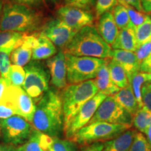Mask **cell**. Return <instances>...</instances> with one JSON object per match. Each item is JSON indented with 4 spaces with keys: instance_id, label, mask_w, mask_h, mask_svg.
<instances>
[{
    "instance_id": "cell-1",
    "label": "cell",
    "mask_w": 151,
    "mask_h": 151,
    "mask_svg": "<svg viewBox=\"0 0 151 151\" xmlns=\"http://www.w3.org/2000/svg\"><path fill=\"white\" fill-rule=\"evenodd\" d=\"M32 125L37 131L51 137H58L64 130L62 96L48 89L36 106Z\"/></svg>"
},
{
    "instance_id": "cell-2",
    "label": "cell",
    "mask_w": 151,
    "mask_h": 151,
    "mask_svg": "<svg viewBox=\"0 0 151 151\" xmlns=\"http://www.w3.org/2000/svg\"><path fill=\"white\" fill-rule=\"evenodd\" d=\"M43 25V16L37 9L11 1L4 4L0 31L26 35L37 31Z\"/></svg>"
},
{
    "instance_id": "cell-3",
    "label": "cell",
    "mask_w": 151,
    "mask_h": 151,
    "mask_svg": "<svg viewBox=\"0 0 151 151\" xmlns=\"http://www.w3.org/2000/svg\"><path fill=\"white\" fill-rule=\"evenodd\" d=\"M65 49V52L75 56L101 59H111L112 53L111 46L104 40L94 25L78 30Z\"/></svg>"
},
{
    "instance_id": "cell-4",
    "label": "cell",
    "mask_w": 151,
    "mask_h": 151,
    "mask_svg": "<svg viewBox=\"0 0 151 151\" xmlns=\"http://www.w3.org/2000/svg\"><path fill=\"white\" fill-rule=\"evenodd\" d=\"M99 90L94 79L76 84H69L64 88L62 94L64 114V127L79 109L95 95Z\"/></svg>"
},
{
    "instance_id": "cell-5",
    "label": "cell",
    "mask_w": 151,
    "mask_h": 151,
    "mask_svg": "<svg viewBox=\"0 0 151 151\" xmlns=\"http://www.w3.org/2000/svg\"><path fill=\"white\" fill-rule=\"evenodd\" d=\"M67 63V78L69 84H76L95 78L106 59L75 56L65 52Z\"/></svg>"
},
{
    "instance_id": "cell-6",
    "label": "cell",
    "mask_w": 151,
    "mask_h": 151,
    "mask_svg": "<svg viewBox=\"0 0 151 151\" xmlns=\"http://www.w3.org/2000/svg\"><path fill=\"white\" fill-rule=\"evenodd\" d=\"M129 124L98 122L87 124L76 132L71 140L79 144L87 145L114 139L131 127Z\"/></svg>"
},
{
    "instance_id": "cell-7",
    "label": "cell",
    "mask_w": 151,
    "mask_h": 151,
    "mask_svg": "<svg viewBox=\"0 0 151 151\" xmlns=\"http://www.w3.org/2000/svg\"><path fill=\"white\" fill-rule=\"evenodd\" d=\"M25 78L22 88L32 99H40L49 89L50 73L40 61L32 60L24 67Z\"/></svg>"
},
{
    "instance_id": "cell-8",
    "label": "cell",
    "mask_w": 151,
    "mask_h": 151,
    "mask_svg": "<svg viewBox=\"0 0 151 151\" xmlns=\"http://www.w3.org/2000/svg\"><path fill=\"white\" fill-rule=\"evenodd\" d=\"M33 127L29 121L19 116L0 120V134L3 141L14 146L25 143L32 134Z\"/></svg>"
},
{
    "instance_id": "cell-9",
    "label": "cell",
    "mask_w": 151,
    "mask_h": 151,
    "mask_svg": "<svg viewBox=\"0 0 151 151\" xmlns=\"http://www.w3.org/2000/svg\"><path fill=\"white\" fill-rule=\"evenodd\" d=\"M0 101L10 107L16 116H21L32 123L36 106L32 97L22 87L9 86Z\"/></svg>"
},
{
    "instance_id": "cell-10",
    "label": "cell",
    "mask_w": 151,
    "mask_h": 151,
    "mask_svg": "<svg viewBox=\"0 0 151 151\" xmlns=\"http://www.w3.org/2000/svg\"><path fill=\"white\" fill-rule=\"evenodd\" d=\"M98 122L132 125L133 116L125 110L113 96H107L88 124Z\"/></svg>"
},
{
    "instance_id": "cell-11",
    "label": "cell",
    "mask_w": 151,
    "mask_h": 151,
    "mask_svg": "<svg viewBox=\"0 0 151 151\" xmlns=\"http://www.w3.org/2000/svg\"><path fill=\"white\" fill-rule=\"evenodd\" d=\"M106 97V94L99 91L77 111L70 121L64 127V132L67 139H71L77 132L88 124Z\"/></svg>"
},
{
    "instance_id": "cell-12",
    "label": "cell",
    "mask_w": 151,
    "mask_h": 151,
    "mask_svg": "<svg viewBox=\"0 0 151 151\" xmlns=\"http://www.w3.org/2000/svg\"><path fill=\"white\" fill-rule=\"evenodd\" d=\"M56 47L65 48L77 31L73 29L58 18L50 19L42 26L40 32Z\"/></svg>"
},
{
    "instance_id": "cell-13",
    "label": "cell",
    "mask_w": 151,
    "mask_h": 151,
    "mask_svg": "<svg viewBox=\"0 0 151 151\" xmlns=\"http://www.w3.org/2000/svg\"><path fill=\"white\" fill-rule=\"evenodd\" d=\"M57 15L58 18L77 32L86 26L93 25L94 21L93 14L89 10L71 6L60 7Z\"/></svg>"
},
{
    "instance_id": "cell-14",
    "label": "cell",
    "mask_w": 151,
    "mask_h": 151,
    "mask_svg": "<svg viewBox=\"0 0 151 151\" xmlns=\"http://www.w3.org/2000/svg\"><path fill=\"white\" fill-rule=\"evenodd\" d=\"M46 65L50 73L51 84L58 89H64L67 86L65 51L60 50L56 55L48 59Z\"/></svg>"
},
{
    "instance_id": "cell-15",
    "label": "cell",
    "mask_w": 151,
    "mask_h": 151,
    "mask_svg": "<svg viewBox=\"0 0 151 151\" xmlns=\"http://www.w3.org/2000/svg\"><path fill=\"white\" fill-rule=\"evenodd\" d=\"M124 68L130 83L132 77L140 71L141 64L138 61L135 52L113 49L111 58Z\"/></svg>"
},
{
    "instance_id": "cell-16",
    "label": "cell",
    "mask_w": 151,
    "mask_h": 151,
    "mask_svg": "<svg viewBox=\"0 0 151 151\" xmlns=\"http://www.w3.org/2000/svg\"><path fill=\"white\" fill-rule=\"evenodd\" d=\"M97 29L104 40L111 46L119 32L112 12L109 11L99 17Z\"/></svg>"
},
{
    "instance_id": "cell-17",
    "label": "cell",
    "mask_w": 151,
    "mask_h": 151,
    "mask_svg": "<svg viewBox=\"0 0 151 151\" xmlns=\"http://www.w3.org/2000/svg\"><path fill=\"white\" fill-rule=\"evenodd\" d=\"M134 29L132 24H129L127 27L119 29L118 35L111 45L112 49L135 52L138 48V44Z\"/></svg>"
},
{
    "instance_id": "cell-18",
    "label": "cell",
    "mask_w": 151,
    "mask_h": 151,
    "mask_svg": "<svg viewBox=\"0 0 151 151\" xmlns=\"http://www.w3.org/2000/svg\"><path fill=\"white\" fill-rule=\"evenodd\" d=\"M52 141V137L35 129L29 139L18 146L16 151H47Z\"/></svg>"
},
{
    "instance_id": "cell-19",
    "label": "cell",
    "mask_w": 151,
    "mask_h": 151,
    "mask_svg": "<svg viewBox=\"0 0 151 151\" xmlns=\"http://www.w3.org/2000/svg\"><path fill=\"white\" fill-rule=\"evenodd\" d=\"M94 81L99 91L104 92L107 96L114 95L120 90L111 80L108 67V59L99 69Z\"/></svg>"
},
{
    "instance_id": "cell-20",
    "label": "cell",
    "mask_w": 151,
    "mask_h": 151,
    "mask_svg": "<svg viewBox=\"0 0 151 151\" xmlns=\"http://www.w3.org/2000/svg\"><path fill=\"white\" fill-rule=\"evenodd\" d=\"M136 134L135 130L127 129L114 139L106 141L102 151H129Z\"/></svg>"
},
{
    "instance_id": "cell-21",
    "label": "cell",
    "mask_w": 151,
    "mask_h": 151,
    "mask_svg": "<svg viewBox=\"0 0 151 151\" xmlns=\"http://www.w3.org/2000/svg\"><path fill=\"white\" fill-rule=\"evenodd\" d=\"M113 96L114 99L125 110H127L130 114H132L133 117L141 109L132 90L131 84L125 88H121Z\"/></svg>"
},
{
    "instance_id": "cell-22",
    "label": "cell",
    "mask_w": 151,
    "mask_h": 151,
    "mask_svg": "<svg viewBox=\"0 0 151 151\" xmlns=\"http://www.w3.org/2000/svg\"><path fill=\"white\" fill-rule=\"evenodd\" d=\"M39 38V44L32 50V60L41 61L49 59L57 54V47L46 37L41 32L36 35Z\"/></svg>"
},
{
    "instance_id": "cell-23",
    "label": "cell",
    "mask_w": 151,
    "mask_h": 151,
    "mask_svg": "<svg viewBox=\"0 0 151 151\" xmlns=\"http://www.w3.org/2000/svg\"><path fill=\"white\" fill-rule=\"evenodd\" d=\"M108 67L111 78L119 88H124L130 84L127 73L120 64L112 59H108Z\"/></svg>"
},
{
    "instance_id": "cell-24",
    "label": "cell",
    "mask_w": 151,
    "mask_h": 151,
    "mask_svg": "<svg viewBox=\"0 0 151 151\" xmlns=\"http://www.w3.org/2000/svg\"><path fill=\"white\" fill-rule=\"evenodd\" d=\"M132 124L136 129L145 134L151 124V111L143 106L134 116Z\"/></svg>"
},
{
    "instance_id": "cell-25",
    "label": "cell",
    "mask_w": 151,
    "mask_h": 151,
    "mask_svg": "<svg viewBox=\"0 0 151 151\" xmlns=\"http://www.w3.org/2000/svg\"><path fill=\"white\" fill-rule=\"evenodd\" d=\"M32 56V50L22 46L16 47L11 54V65L24 67L31 61Z\"/></svg>"
},
{
    "instance_id": "cell-26",
    "label": "cell",
    "mask_w": 151,
    "mask_h": 151,
    "mask_svg": "<svg viewBox=\"0 0 151 151\" xmlns=\"http://www.w3.org/2000/svg\"><path fill=\"white\" fill-rule=\"evenodd\" d=\"M150 79V73H143L139 71L137 74H135L132 77L131 82V84L132 90H133L134 94L137 99V101L138 104H139L140 108H142L143 106V100H142V96H141V88H142V86L144 83L148 82Z\"/></svg>"
},
{
    "instance_id": "cell-27",
    "label": "cell",
    "mask_w": 151,
    "mask_h": 151,
    "mask_svg": "<svg viewBox=\"0 0 151 151\" xmlns=\"http://www.w3.org/2000/svg\"><path fill=\"white\" fill-rule=\"evenodd\" d=\"M26 35L11 31H0V48L20 46Z\"/></svg>"
},
{
    "instance_id": "cell-28",
    "label": "cell",
    "mask_w": 151,
    "mask_h": 151,
    "mask_svg": "<svg viewBox=\"0 0 151 151\" xmlns=\"http://www.w3.org/2000/svg\"><path fill=\"white\" fill-rule=\"evenodd\" d=\"M14 49L12 47L0 48V75L6 81L9 86H11L9 81V73L11 65V54Z\"/></svg>"
},
{
    "instance_id": "cell-29",
    "label": "cell",
    "mask_w": 151,
    "mask_h": 151,
    "mask_svg": "<svg viewBox=\"0 0 151 151\" xmlns=\"http://www.w3.org/2000/svg\"><path fill=\"white\" fill-rule=\"evenodd\" d=\"M135 35L138 47L144 43L151 42V18L147 17L144 22L135 27Z\"/></svg>"
},
{
    "instance_id": "cell-30",
    "label": "cell",
    "mask_w": 151,
    "mask_h": 151,
    "mask_svg": "<svg viewBox=\"0 0 151 151\" xmlns=\"http://www.w3.org/2000/svg\"><path fill=\"white\" fill-rule=\"evenodd\" d=\"M112 14L119 29L127 27L130 24L129 14L124 6L118 4L113 8Z\"/></svg>"
},
{
    "instance_id": "cell-31",
    "label": "cell",
    "mask_w": 151,
    "mask_h": 151,
    "mask_svg": "<svg viewBox=\"0 0 151 151\" xmlns=\"http://www.w3.org/2000/svg\"><path fill=\"white\" fill-rule=\"evenodd\" d=\"M25 78V71L24 67L11 65L9 73V83L11 86L22 87Z\"/></svg>"
},
{
    "instance_id": "cell-32",
    "label": "cell",
    "mask_w": 151,
    "mask_h": 151,
    "mask_svg": "<svg viewBox=\"0 0 151 151\" xmlns=\"http://www.w3.org/2000/svg\"><path fill=\"white\" fill-rule=\"evenodd\" d=\"M48 151H76V146L72 141L62 140L58 137H52V141Z\"/></svg>"
},
{
    "instance_id": "cell-33",
    "label": "cell",
    "mask_w": 151,
    "mask_h": 151,
    "mask_svg": "<svg viewBox=\"0 0 151 151\" xmlns=\"http://www.w3.org/2000/svg\"><path fill=\"white\" fill-rule=\"evenodd\" d=\"M129 151H151V146L146 136L141 132H137Z\"/></svg>"
},
{
    "instance_id": "cell-34",
    "label": "cell",
    "mask_w": 151,
    "mask_h": 151,
    "mask_svg": "<svg viewBox=\"0 0 151 151\" xmlns=\"http://www.w3.org/2000/svg\"><path fill=\"white\" fill-rule=\"evenodd\" d=\"M118 4V0H97L95 4L96 18H99L101 15L112 10Z\"/></svg>"
},
{
    "instance_id": "cell-35",
    "label": "cell",
    "mask_w": 151,
    "mask_h": 151,
    "mask_svg": "<svg viewBox=\"0 0 151 151\" xmlns=\"http://www.w3.org/2000/svg\"><path fill=\"white\" fill-rule=\"evenodd\" d=\"M129 14L130 18V24H132L134 27H137L140 24L143 23L146 20L147 17L146 14L145 13L141 12V11H137V9L129 5H124Z\"/></svg>"
},
{
    "instance_id": "cell-36",
    "label": "cell",
    "mask_w": 151,
    "mask_h": 151,
    "mask_svg": "<svg viewBox=\"0 0 151 151\" xmlns=\"http://www.w3.org/2000/svg\"><path fill=\"white\" fill-rule=\"evenodd\" d=\"M65 5L89 10L96 4L97 0H64Z\"/></svg>"
},
{
    "instance_id": "cell-37",
    "label": "cell",
    "mask_w": 151,
    "mask_h": 151,
    "mask_svg": "<svg viewBox=\"0 0 151 151\" xmlns=\"http://www.w3.org/2000/svg\"><path fill=\"white\" fill-rule=\"evenodd\" d=\"M141 96L143 106L147 107L151 111V83H144L141 88Z\"/></svg>"
},
{
    "instance_id": "cell-38",
    "label": "cell",
    "mask_w": 151,
    "mask_h": 151,
    "mask_svg": "<svg viewBox=\"0 0 151 151\" xmlns=\"http://www.w3.org/2000/svg\"><path fill=\"white\" fill-rule=\"evenodd\" d=\"M135 53L137 55L138 61L141 64L151 53V42L139 46L136 50Z\"/></svg>"
},
{
    "instance_id": "cell-39",
    "label": "cell",
    "mask_w": 151,
    "mask_h": 151,
    "mask_svg": "<svg viewBox=\"0 0 151 151\" xmlns=\"http://www.w3.org/2000/svg\"><path fill=\"white\" fill-rule=\"evenodd\" d=\"M39 44V38L37 35H25L21 43V46L29 49L33 50Z\"/></svg>"
},
{
    "instance_id": "cell-40",
    "label": "cell",
    "mask_w": 151,
    "mask_h": 151,
    "mask_svg": "<svg viewBox=\"0 0 151 151\" xmlns=\"http://www.w3.org/2000/svg\"><path fill=\"white\" fill-rule=\"evenodd\" d=\"M11 2L25 5L35 9H41L44 6L43 0H9Z\"/></svg>"
},
{
    "instance_id": "cell-41",
    "label": "cell",
    "mask_w": 151,
    "mask_h": 151,
    "mask_svg": "<svg viewBox=\"0 0 151 151\" xmlns=\"http://www.w3.org/2000/svg\"><path fill=\"white\" fill-rule=\"evenodd\" d=\"M16 116L14 111L4 103L0 101V120Z\"/></svg>"
},
{
    "instance_id": "cell-42",
    "label": "cell",
    "mask_w": 151,
    "mask_h": 151,
    "mask_svg": "<svg viewBox=\"0 0 151 151\" xmlns=\"http://www.w3.org/2000/svg\"><path fill=\"white\" fill-rule=\"evenodd\" d=\"M118 4H120L122 5H129L137 9V11H141V12H143V9L142 8V6H141V1L140 0H118ZM146 14V13H145Z\"/></svg>"
},
{
    "instance_id": "cell-43",
    "label": "cell",
    "mask_w": 151,
    "mask_h": 151,
    "mask_svg": "<svg viewBox=\"0 0 151 151\" xmlns=\"http://www.w3.org/2000/svg\"><path fill=\"white\" fill-rule=\"evenodd\" d=\"M140 71L143 73H151V53L141 63Z\"/></svg>"
},
{
    "instance_id": "cell-44",
    "label": "cell",
    "mask_w": 151,
    "mask_h": 151,
    "mask_svg": "<svg viewBox=\"0 0 151 151\" xmlns=\"http://www.w3.org/2000/svg\"><path fill=\"white\" fill-rule=\"evenodd\" d=\"M104 145L102 142H94L86 146L82 151H102Z\"/></svg>"
},
{
    "instance_id": "cell-45",
    "label": "cell",
    "mask_w": 151,
    "mask_h": 151,
    "mask_svg": "<svg viewBox=\"0 0 151 151\" xmlns=\"http://www.w3.org/2000/svg\"><path fill=\"white\" fill-rule=\"evenodd\" d=\"M141 6L146 14L151 13V0H140Z\"/></svg>"
},
{
    "instance_id": "cell-46",
    "label": "cell",
    "mask_w": 151,
    "mask_h": 151,
    "mask_svg": "<svg viewBox=\"0 0 151 151\" xmlns=\"http://www.w3.org/2000/svg\"><path fill=\"white\" fill-rule=\"evenodd\" d=\"M8 86L9 85L7 83L6 81L4 78H3L2 77L0 76V99L2 97L3 94Z\"/></svg>"
},
{
    "instance_id": "cell-47",
    "label": "cell",
    "mask_w": 151,
    "mask_h": 151,
    "mask_svg": "<svg viewBox=\"0 0 151 151\" xmlns=\"http://www.w3.org/2000/svg\"><path fill=\"white\" fill-rule=\"evenodd\" d=\"M0 151H16V148L11 145L0 144Z\"/></svg>"
},
{
    "instance_id": "cell-48",
    "label": "cell",
    "mask_w": 151,
    "mask_h": 151,
    "mask_svg": "<svg viewBox=\"0 0 151 151\" xmlns=\"http://www.w3.org/2000/svg\"><path fill=\"white\" fill-rule=\"evenodd\" d=\"M145 135H146L147 140H148L149 143H150V146H151V124H150V125L148 127L146 133H145Z\"/></svg>"
},
{
    "instance_id": "cell-49",
    "label": "cell",
    "mask_w": 151,
    "mask_h": 151,
    "mask_svg": "<svg viewBox=\"0 0 151 151\" xmlns=\"http://www.w3.org/2000/svg\"><path fill=\"white\" fill-rule=\"evenodd\" d=\"M3 6H4V3H3V1H2V0H0V19H1V14H2Z\"/></svg>"
},
{
    "instance_id": "cell-50",
    "label": "cell",
    "mask_w": 151,
    "mask_h": 151,
    "mask_svg": "<svg viewBox=\"0 0 151 151\" xmlns=\"http://www.w3.org/2000/svg\"><path fill=\"white\" fill-rule=\"evenodd\" d=\"M46 1H49V2H50V3L55 4V3L57 2V1H58V0H46Z\"/></svg>"
},
{
    "instance_id": "cell-51",
    "label": "cell",
    "mask_w": 151,
    "mask_h": 151,
    "mask_svg": "<svg viewBox=\"0 0 151 151\" xmlns=\"http://www.w3.org/2000/svg\"><path fill=\"white\" fill-rule=\"evenodd\" d=\"M148 83H151V73H150V81H148Z\"/></svg>"
},
{
    "instance_id": "cell-52",
    "label": "cell",
    "mask_w": 151,
    "mask_h": 151,
    "mask_svg": "<svg viewBox=\"0 0 151 151\" xmlns=\"http://www.w3.org/2000/svg\"><path fill=\"white\" fill-rule=\"evenodd\" d=\"M47 151H48V150H47Z\"/></svg>"
}]
</instances>
